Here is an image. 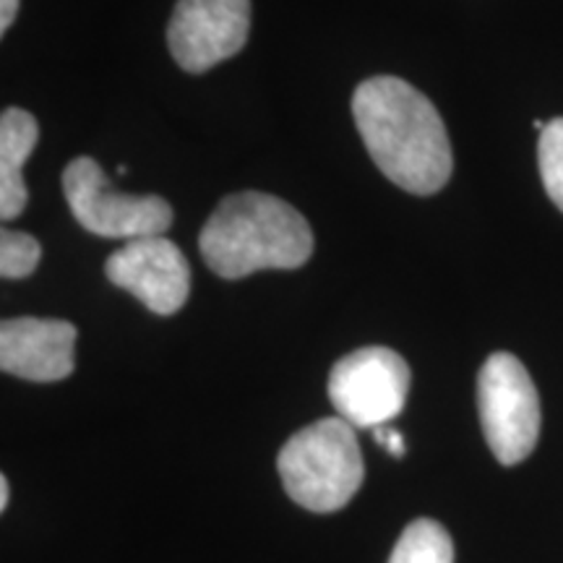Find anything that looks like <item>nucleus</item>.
<instances>
[{
  "instance_id": "nucleus-11",
  "label": "nucleus",
  "mask_w": 563,
  "mask_h": 563,
  "mask_svg": "<svg viewBox=\"0 0 563 563\" xmlns=\"http://www.w3.org/2000/svg\"><path fill=\"white\" fill-rule=\"evenodd\" d=\"M389 563H454L452 534L435 519H415L399 534Z\"/></svg>"
},
{
  "instance_id": "nucleus-12",
  "label": "nucleus",
  "mask_w": 563,
  "mask_h": 563,
  "mask_svg": "<svg viewBox=\"0 0 563 563\" xmlns=\"http://www.w3.org/2000/svg\"><path fill=\"white\" fill-rule=\"evenodd\" d=\"M538 165L548 196L563 211V118H553L540 133Z\"/></svg>"
},
{
  "instance_id": "nucleus-7",
  "label": "nucleus",
  "mask_w": 563,
  "mask_h": 563,
  "mask_svg": "<svg viewBox=\"0 0 563 563\" xmlns=\"http://www.w3.org/2000/svg\"><path fill=\"white\" fill-rule=\"evenodd\" d=\"M251 30V0H178L167 26L175 63L203 74L243 51Z\"/></svg>"
},
{
  "instance_id": "nucleus-1",
  "label": "nucleus",
  "mask_w": 563,
  "mask_h": 563,
  "mask_svg": "<svg viewBox=\"0 0 563 563\" xmlns=\"http://www.w3.org/2000/svg\"><path fill=\"white\" fill-rule=\"evenodd\" d=\"M363 144L394 186L431 196L452 178L454 159L435 104L397 76H373L352 95Z\"/></svg>"
},
{
  "instance_id": "nucleus-14",
  "label": "nucleus",
  "mask_w": 563,
  "mask_h": 563,
  "mask_svg": "<svg viewBox=\"0 0 563 563\" xmlns=\"http://www.w3.org/2000/svg\"><path fill=\"white\" fill-rule=\"evenodd\" d=\"M373 439L382 443V446H384L386 452H389L391 456H397V460H399V456H405V452H407L402 433L394 431V428H389V426L373 428Z\"/></svg>"
},
{
  "instance_id": "nucleus-16",
  "label": "nucleus",
  "mask_w": 563,
  "mask_h": 563,
  "mask_svg": "<svg viewBox=\"0 0 563 563\" xmlns=\"http://www.w3.org/2000/svg\"><path fill=\"white\" fill-rule=\"evenodd\" d=\"M9 498H11V490H9V477L0 475V509L5 511V506H9Z\"/></svg>"
},
{
  "instance_id": "nucleus-8",
  "label": "nucleus",
  "mask_w": 563,
  "mask_h": 563,
  "mask_svg": "<svg viewBox=\"0 0 563 563\" xmlns=\"http://www.w3.org/2000/svg\"><path fill=\"white\" fill-rule=\"evenodd\" d=\"M108 279L152 313L170 316L186 306L191 292V266L183 251L165 235L139 238L123 243L108 258Z\"/></svg>"
},
{
  "instance_id": "nucleus-6",
  "label": "nucleus",
  "mask_w": 563,
  "mask_h": 563,
  "mask_svg": "<svg viewBox=\"0 0 563 563\" xmlns=\"http://www.w3.org/2000/svg\"><path fill=\"white\" fill-rule=\"evenodd\" d=\"M410 365L389 347H361L329 373V399L352 428L389 426L405 410Z\"/></svg>"
},
{
  "instance_id": "nucleus-15",
  "label": "nucleus",
  "mask_w": 563,
  "mask_h": 563,
  "mask_svg": "<svg viewBox=\"0 0 563 563\" xmlns=\"http://www.w3.org/2000/svg\"><path fill=\"white\" fill-rule=\"evenodd\" d=\"M19 11V0H0V32H9Z\"/></svg>"
},
{
  "instance_id": "nucleus-13",
  "label": "nucleus",
  "mask_w": 563,
  "mask_h": 563,
  "mask_svg": "<svg viewBox=\"0 0 563 563\" xmlns=\"http://www.w3.org/2000/svg\"><path fill=\"white\" fill-rule=\"evenodd\" d=\"M42 256L40 243L32 235L5 228L0 232V274L5 279H24L37 269Z\"/></svg>"
},
{
  "instance_id": "nucleus-5",
  "label": "nucleus",
  "mask_w": 563,
  "mask_h": 563,
  "mask_svg": "<svg viewBox=\"0 0 563 563\" xmlns=\"http://www.w3.org/2000/svg\"><path fill=\"white\" fill-rule=\"evenodd\" d=\"M70 214L84 230L115 241L162 235L173 224V207L162 196L121 194L91 157H76L63 173Z\"/></svg>"
},
{
  "instance_id": "nucleus-2",
  "label": "nucleus",
  "mask_w": 563,
  "mask_h": 563,
  "mask_svg": "<svg viewBox=\"0 0 563 563\" xmlns=\"http://www.w3.org/2000/svg\"><path fill=\"white\" fill-rule=\"evenodd\" d=\"M199 249L211 272L222 279H243L264 269H298L311 258L313 232L287 201L243 191L211 211Z\"/></svg>"
},
{
  "instance_id": "nucleus-3",
  "label": "nucleus",
  "mask_w": 563,
  "mask_h": 563,
  "mask_svg": "<svg viewBox=\"0 0 563 563\" xmlns=\"http://www.w3.org/2000/svg\"><path fill=\"white\" fill-rule=\"evenodd\" d=\"M277 470L287 496L302 509L316 514L344 509L365 477L355 428L342 418H323L302 428L282 446Z\"/></svg>"
},
{
  "instance_id": "nucleus-10",
  "label": "nucleus",
  "mask_w": 563,
  "mask_h": 563,
  "mask_svg": "<svg viewBox=\"0 0 563 563\" xmlns=\"http://www.w3.org/2000/svg\"><path fill=\"white\" fill-rule=\"evenodd\" d=\"M37 139L40 129L32 112L21 108L3 110L0 115V217L5 222L16 220L30 201L21 167L32 157Z\"/></svg>"
},
{
  "instance_id": "nucleus-4",
  "label": "nucleus",
  "mask_w": 563,
  "mask_h": 563,
  "mask_svg": "<svg viewBox=\"0 0 563 563\" xmlns=\"http://www.w3.org/2000/svg\"><path fill=\"white\" fill-rule=\"evenodd\" d=\"M477 410L488 449L498 462H525L538 446L540 397L530 373L511 352H493L477 376Z\"/></svg>"
},
{
  "instance_id": "nucleus-9",
  "label": "nucleus",
  "mask_w": 563,
  "mask_h": 563,
  "mask_svg": "<svg viewBox=\"0 0 563 563\" xmlns=\"http://www.w3.org/2000/svg\"><path fill=\"white\" fill-rule=\"evenodd\" d=\"M76 327L60 319H9L0 327V368L26 382L53 384L74 373Z\"/></svg>"
}]
</instances>
